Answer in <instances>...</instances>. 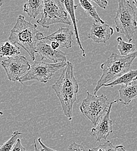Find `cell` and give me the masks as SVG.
Instances as JSON below:
<instances>
[{
    "mask_svg": "<svg viewBox=\"0 0 137 151\" xmlns=\"http://www.w3.org/2000/svg\"><path fill=\"white\" fill-rule=\"evenodd\" d=\"M51 46L54 50H57L59 47L60 46L59 44L57 41H52L51 42Z\"/></svg>",
    "mask_w": 137,
    "mask_h": 151,
    "instance_id": "cell-26",
    "label": "cell"
},
{
    "mask_svg": "<svg viewBox=\"0 0 137 151\" xmlns=\"http://www.w3.org/2000/svg\"><path fill=\"white\" fill-rule=\"evenodd\" d=\"M20 47L18 45L12 43L11 41H6L0 44L1 57H11L20 54Z\"/></svg>",
    "mask_w": 137,
    "mask_h": 151,
    "instance_id": "cell-17",
    "label": "cell"
},
{
    "mask_svg": "<svg viewBox=\"0 0 137 151\" xmlns=\"http://www.w3.org/2000/svg\"><path fill=\"white\" fill-rule=\"evenodd\" d=\"M38 142H39V143L40 145V146L42 147V148L44 150V151H56V150H53V149H51V148H49V147H47L46 145H45L44 144H43V142H42V141H41V139L40 138H39L38 139Z\"/></svg>",
    "mask_w": 137,
    "mask_h": 151,
    "instance_id": "cell-25",
    "label": "cell"
},
{
    "mask_svg": "<svg viewBox=\"0 0 137 151\" xmlns=\"http://www.w3.org/2000/svg\"><path fill=\"white\" fill-rule=\"evenodd\" d=\"M117 41L118 42V50L121 55H128L136 51V47L134 44L131 42H127L124 41L121 37H117Z\"/></svg>",
    "mask_w": 137,
    "mask_h": 151,
    "instance_id": "cell-19",
    "label": "cell"
},
{
    "mask_svg": "<svg viewBox=\"0 0 137 151\" xmlns=\"http://www.w3.org/2000/svg\"><path fill=\"white\" fill-rule=\"evenodd\" d=\"M118 102L119 100L116 99L111 102L107 112L99 120L96 126L91 129V134L95 137L96 142H100L103 139L106 140L109 135L113 132V122L110 119V114L113 105Z\"/></svg>",
    "mask_w": 137,
    "mask_h": 151,
    "instance_id": "cell-9",
    "label": "cell"
},
{
    "mask_svg": "<svg viewBox=\"0 0 137 151\" xmlns=\"http://www.w3.org/2000/svg\"><path fill=\"white\" fill-rule=\"evenodd\" d=\"M113 33V29L109 24L95 22L92 26L88 38L95 43L106 44Z\"/></svg>",
    "mask_w": 137,
    "mask_h": 151,
    "instance_id": "cell-11",
    "label": "cell"
},
{
    "mask_svg": "<svg viewBox=\"0 0 137 151\" xmlns=\"http://www.w3.org/2000/svg\"><path fill=\"white\" fill-rule=\"evenodd\" d=\"M118 93L119 102L128 105L133 100L137 98V78L126 85L121 86Z\"/></svg>",
    "mask_w": 137,
    "mask_h": 151,
    "instance_id": "cell-13",
    "label": "cell"
},
{
    "mask_svg": "<svg viewBox=\"0 0 137 151\" xmlns=\"http://www.w3.org/2000/svg\"><path fill=\"white\" fill-rule=\"evenodd\" d=\"M61 1L64 3L66 11L70 16L72 23L74 26V32H75V35L77 44L78 45L80 49L82 52L83 57H86L85 51L79 38L78 25H77L78 20L76 18V15H75V10L78 5H75L74 0H61Z\"/></svg>",
    "mask_w": 137,
    "mask_h": 151,
    "instance_id": "cell-14",
    "label": "cell"
},
{
    "mask_svg": "<svg viewBox=\"0 0 137 151\" xmlns=\"http://www.w3.org/2000/svg\"><path fill=\"white\" fill-rule=\"evenodd\" d=\"M33 142H34V146H35V151H44V150L42 148L41 150H39L38 147H37V144H36V141L35 139L33 140Z\"/></svg>",
    "mask_w": 137,
    "mask_h": 151,
    "instance_id": "cell-27",
    "label": "cell"
},
{
    "mask_svg": "<svg viewBox=\"0 0 137 151\" xmlns=\"http://www.w3.org/2000/svg\"><path fill=\"white\" fill-rule=\"evenodd\" d=\"M8 80L11 81H19L20 78L25 75L31 68L29 62L25 56L8 57L1 62Z\"/></svg>",
    "mask_w": 137,
    "mask_h": 151,
    "instance_id": "cell-8",
    "label": "cell"
},
{
    "mask_svg": "<svg viewBox=\"0 0 137 151\" xmlns=\"http://www.w3.org/2000/svg\"><path fill=\"white\" fill-rule=\"evenodd\" d=\"M137 57V50L128 55L123 56L112 53L107 59L101 65L102 75L98 80L94 93L97 95L99 90L110 81H114L120 76L130 70L133 62Z\"/></svg>",
    "mask_w": 137,
    "mask_h": 151,
    "instance_id": "cell-3",
    "label": "cell"
},
{
    "mask_svg": "<svg viewBox=\"0 0 137 151\" xmlns=\"http://www.w3.org/2000/svg\"><path fill=\"white\" fill-rule=\"evenodd\" d=\"M79 5L82 6L85 12L96 22L105 23L104 20H103L99 17L96 10V6L92 4L90 0H79Z\"/></svg>",
    "mask_w": 137,
    "mask_h": 151,
    "instance_id": "cell-18",
    "label": "cell"
},
{
    "mask_svg": "<svg viewBox=\"0 0 137 151\" xmlns=\"http://www.w3.org/2000/svg\"><path fill=\"white\" fill-rule=\"evenodd\" d=\"M37 23L44 28H49L50 25L56 23L71 24L60 0H44L41 18Z\"/></svg>",
    "mask_w": 137,
    "mask_h": 151,
    "instance_id": "cell-6",
    "label": "cell"
},
{
    "mask_svg": "<svg viewBox=\"0 0 137 151\" xmlns=\"http://www.w3.org/2000/svg\"><path fill=\"white\" fill-rule=\"evenodd\" d=\"M67 63V61L54 63L34 61L30 70L20 78L19 82L22 84L29 81H38L42 83H47L57 71L65 68Z\"/></svg>",
    "mask_w": 137,
    "mask_h": 151,
    "instance_id": "cell-7",
    "label": "cell"
},
{
    "mask_svg": "<svg viewBox=\"0 0 137 151\" xmlns=\"http://www.w3.org/2000/svg\"><path fill=\"white\" fill-rule=\"evenodd\" d=\"M133 3L134 4V5H135V6H136V7L137 8V2L136 1H134V0H133Z\"/></svg>",
    "mask_w": 137,
    "mask_h": 151,
    "instance_id": "cell-28",
    "label": "cell"
},
{
    "mask_svg": "<svg viewBox=\"0 0 137 151\" xmlns=\"http://www.w3.org/2000/svg\"><path fill=\"white\" fill-rule=\"evenodd\" d=\"M44 2V0H26L23 5V11L27 13L29 17L35 19L42 13Z\"/></svg>",
    "mask_w": 137,
    "mask_h": 151,
    "instance_id": "cell-15",
    "label": "cell"
},
{
    "mask_svg": "<svg viewBox=\"0 0 137 151\" xmlns=\"http://www.w3.org/2000/svg\"><path fill=\"white\" fill-rule=\"evenodd\" d=\"M116 30L132 42L137 28L136 12L128 0H118L116 15L114 19Z\"/></svg>",
    "mask_w": 137,
    "mask_h": 151,
    "instance_id": "cell-4",
    "label": "cell"
},
{
    "mask_svg": "<svg viewBox=\"0 0 137 151\" xmlns=\"http://www.w3.org/2000/svg\"><path fill=\"white\" fill-rule=\"evenodd\" d=\"M73 35L72 30L69 27H60L56 32L44 37L43 40L57 41L61 47L70 49L72 47Z\"/></svg>",
    "mask_w": 137,
    "mask_h": 151,
    "instance_id": "cell-12",
    "label": "cell"
},
{
    "mask_svg": "<svg viewBox=\"0 0 137 151\" xmlns=\"http://www.w3.org/2000/svg\"><path fill=\"white\" fill-rule=\"evenodd\" d=\"M44 37V34L38 29L37 24L26 21L24 16L20 15L11 30L8 40L22 47L35 61L37 45Z\"/></svg>",
    "mask_w": 137,
    "mask_h": 151,
    "instance_id": "cell-2",
    "label": "cell"
},
{
    "mask_svg": "<svg viewBox=\"0 0 137 151\" xmlns=\"http://www.w3.org/2000/svg\"><path fill=\"white\" fill-rule=\"evenodd\" d=\"M11 151H26L25 147H23L21 144L20 139V138L17 141V143L13 147V148L11 150Z\"/></svg>",
    "mask_w": 137,
    "mask_h": 151,
    "instance_id": "cell-24",
    "label": "cell"
},
{
    "mask_svg": "<svg viewBox=\"0 0 137 151\" xmlns=\"http://www.w3.org/2000/svg\"><path fill=\"white\" fill-rule=\"evenodd\" d=\"M36 53L39 54L41 60L48 59L53 63H61L67 62L66 54L60 50H54L51 45L44 41H40L37 45Z\"/></svg>",
    "mask_w": 137,
    "mask_h": 151,
    "instance_id": "cell-10",
    "label": "cell"
},
{
    "mask_svg": "<svg viewBox=\"0 0 137 151\" xmlns=\"http://www.w3.org/2000/svg\"><path fill=\"white\" fill-rule=\"evenodd\" d=\"M61 102L65 116L70 121L72 120L73 106L77 101L79 84L74 72V65L70 61L63 70L57 81L51 86Z\"/></svg>",
    "mask_w": 137,
    "mask_h": 151,
    "instance_id": "cell-1",
    "label": "cell"
},
{
    "mask_svg": "<svg viewBox=\"0 0 137 151\" xmlns=\"http://www.w3.org/2000/svg\"><path fill=\"white\" fill-rule=\"evenodd\" d=\"M134 1H136V2H137V0H134Z\"/></svg>",
    "mask_w": 137,
    "mask_h": 151,
    "instance_id": "cell-29",
    "label": "cell"
},
{
    "mask_svg": "<svg viewBox=\"0 0 137 151\" xmlns=\"http://www.w3.org/2000/svg\"><path fill=\"white\" fill-rule=\"evenodd\" d=\"M22 135V133L18 131H15L13 132L11 137L5 143H4L0 148V151H11L13 148L17 141L19 139V137Z\"/></svg>",
    "mask_w": 137,
    "mask_h": 151,
    "instance_id": "cell-21",
    "label": "cell"
},
{
    "mask_svg": "<svg viewBox=\"0 0 137 151\" xmlns=\"http://www.w3.org/2000/svg\"><path fill=\"white\" fill-rule=\"evenodd\" d=\"M89 151H127L124 146L123 145H119L117 146H114L113 144L110 141H106L103 144H101L98 147H94L89 149Z\"/></svg>",
    "mask_w": 137,
    "mask_h": 151,
    "instance_id": "cell-20",
    "label": "cell"
},
{
    "mask_svg": "<svg viewBox=\"0 0 137 151\" xmlns=\"http://www.w3.org/2000/svg\"><path fill=\"white\" fill-rule=\"evenodd\" d=\"M91 2H95L96 4L99 7L103 9H106L107 6H108V1L107 0H90Z\"/></svg>",
    "mask_w": 137,
    "mask_h": 151,
    "instance_id": "cell-23",
    "label": "cell"
},
{
    "mask_svg": "<svg viewBox=\"0 0 137 151\" xmlns=\"http://www.w3.org/2000/svg\"><path fill=\"white\" fill-rule=\"evenodd\" d=\"M87 96L83 99L80 106V111L94 125L96 126L103 114L108 111L111 102L105 95H95L86 91Z\"/></svg>",
    "mask_w": 137,
    "mask_h": 151,
    "instance_id": "cell-5",
    "label": "cell"
},
{
    "mask_svg": "<svg viewBox=\"0 0 137 151\" xmlns=\"http://www.w3.org/2000/svg\"><path fill=\"white\" fill-rule=\"evenodd\" d=\"M69 151H86L82 145L73 142L69 146Z\"/></svg>",
    "mask_w": 137,
    "mask_h": 151,
    "instance_id": "cell-22",
    "label": "cell"
},
{
    "mask_svg": "<svg viewBox=\"0 0 137 151\" xmlns=\"http://www.w3.org/2000/svg\"><path fill=\"white\" fill-rule=\"evenodd\" d=\"M137 78V69L129 70L114 81L104 84V87H113L118 85H126Z\"/></svg>",
    "mask_w": 137,
    "mask_h": 151,
    "instance_id": "cell-16",
    "label": "cell"
}]
</instances>
